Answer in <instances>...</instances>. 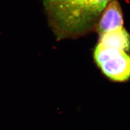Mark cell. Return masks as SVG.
<instances>
[{"label": "cell", "instance_id": "2", "mask_svg": "<svg viewBox=\"0 0 130 130\" xmlns=\"http://www.w3.org/2000/svg\"><path fill=\"white\" fill-rule=\"evenodd\" d=\"M99 39L93 57L108 79L124 83L129 78V36L124 26L98 32Z\"/></svg>", "mask_w": 130, "mask_h": 130}, {"label": "cell", "instance_id": "1", "mask_svg": "<svg viewBox=\"0 0 130 130\" xmlns=\"http://www.w3.org/2000/svg\"><path fill=\"white\" fill-rule=\"evenodd\" d=\"M112 0H42L49 25L56 39H77L94 30Z\"/></svg>", "mask_w": 130, "mask_h": 130}]
</instances>
